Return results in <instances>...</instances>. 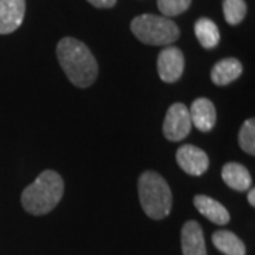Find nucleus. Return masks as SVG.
<instances>
[{
  "instance_id": "nucleus-1",
  "label": "nucleus",
  "mask_w": 255,
  "mask_h": 255,
  "mask_svg": "<svg viewBox=\"0 0 255 255\" xmlns=\"http://www.w3.org/2000/svg\"><path fill=\"white\" fill-rule=\"evenodd\" d=\"M57 58L67 78L78 88H88L98 77V63L82 41L64 37L57 46Z\"/></svg>"
},
{
  "instance_id": "nucleus-2",
  "label": "nucleus",
  "mask_w": 255,
  "mask_h": 255,
  "mask_svg": "<svg viewBox=\"0 0 255 255\" xmlns=\"http://www.w3.org/2000/svg\"><path fill=\"white\" fill-rule=\"evenodd\" d=\"M64 180L54 170H44L21 193L23 209L33 216L50 213L63 199Z\"/></svg>"
},
{
  "instance_id": "nucleus-3",
  "label": "nucleus",
  "mask_w": 255,
  "mask_h": 255,
  "mask_svg": "<svg viewBox=\"0 0 255 255\" xmlns=\"http://www.w3.org/2000/svg\"><path fill=\"white\" fill-rule=\"evenodd\" d=\"M137 190L140 206L147 217L162 220L170 214L172 191L160 174L152 170L143 172L139 177Z\"/></svg>"
},
{
  "instance_id": "nucleus-4",
  "label": "nucleus",
  "mask_w": 255,
  "mask_h": 255,
  "mask_svg": "<svg viewBox=\"0 0 255 255\" xmlns=\"http://www.w3.org/2000/svg\"><path fill=\"white\" fill-rule=\"evenodd\" d=\"M130 30L139 41L149 46H167L180 36V30L173 20L155 14L135 17L130 23Z\"/></svg>"
},
{
  "instance_id": "nucleus-5",
  "label": "nucleus",
  "mask_w": 255,
  "mask_h": 255,
  "mask_svg": "<svg viewBox=\"0 0 255 255\" xmlns=\"http://www.w3.org/2000/svg\"><path fill=\"white\" fill-rule=\"evenodd\" d=\"M190 112L184 104H173L166 114L163 122V135L172 142H179L190 133Z\"/></svg>"
},
{
  "instance_id": "nucleus-6",
  "label": "nucleus",
  "mask_w": 255,
  "mask_h": 255,
  "mask_svg": "<svg viewBox=\"0 0 255 255\" xmlns=\"http://www.w3.org/2000/svg\"><path fill=\"white\" fill-rule=\"evenodd\" d=\"M184 71V55L177 47L169 46L157 57V74L167 84L179 81Z\"/></svg>"
},
{
  "instance_id": "nucleus-7",
  "label": "nucleus",
  "mask_w": 255,
  "mask_h": 255,
  "mask_svg": "<svg viewBox=\"0 0 255 255\" xmlns=\"http://www.w3.org/2000/svg\"><path fill=\"white\" fill-rule=\"evenodd\" d=\"M177 164L190 176H201L209 169V156L200 147L193 145H183L176 153Z\"/></svg>"
},
{
  "instance_id": "nucleus-8",
  "label": "nucleus",
  "mask_w": 255,
  "mask_h": 255,
  "mask_svg": "<svg viewBox=\"0 0 255 255\" xmlns=\"http://www.w3.org/2000/svg\"><path fill=\"white\" fill-rule=\"evenodd\" d=\"M26 0H0V34L16 31L24 18Z\"/></svg>"
},
{
  "instance_id": "nucleus-9",
  "label": "nucleus",
  "mask_w": 255,
  "mask_h": 255,
  "mask_svg": "<svg viewBox=\"0 0 255 255\" xmlns=\"http://www.w3.org/2000/svg\"><path fill=\"white\" fill-rule=\"evenodd\" d=\"M190 112L191 125L197 128L200 132H210L217 121L216 107L214 104L207 98H197L193 101Z\"/></svg>"
},
{
  "instance_id": "nucleus-10",
  "label": "nucleus",
  "mask_w": 255,
  "mask_h": 255,
  "mask_svg": "<svg viewBox=\"0 0 255 255\" xmlns=\"http://www.w3.org/2000/svg\"><path fill=\"white\" fill-rule=\"evenodd\" d=\"M183 255H207L201 226L197 221H187L182 228Z\"/></svg>"
},
{
  "instance_id": "nucleus-11",
  "label": "nucleus",
  "mask_w": 255,
  "mask_h": 255,
  "mask_svg": "<svg viewBox=\"0 0 255 255\" xmlns=\"http://www.w3.org/2000/svg\"><path fill=\"white\" fill-rule=\"evenodd\" d=\"M221 177L230 189L236 191H247L251 189L253 179L246 166L236 162L224 164L221 170Z\"/></svg>"
},
{
  "instance_id": "nucleus-12",
  "label": "nucleus",
  "mask_w": 255,
  "mask_h": 255,
  "mask_svg": "<svg viewBox=\"0 0 255 255\" xmlns=\"http://www.w3.org/2000/svg\"><path fill=\"white\" fill-rule=\"evenodd\" d=\"M193 201H194L196 209L200 211V214H203L211 223L224 226L230 221V213L217 200L211 199L209 196H204V194H197Z\"/></svg>"
},
{
  "instance_id": "nucleus-13",
  "label": "nucleus",
  "mask_w": 255,
  "mask_h": 255,
  "mask_svg": "<svg viewBox=\"0 0 255 255\" xmlns=\"http://www.w3.org/2000/svg\"><path fill=\"white\" fill-rule=\"evenodd\" d=\"M243 74V64L238 61L237 58H224L220 60L211 70V81L216 85H228L233 81H236L240 78V75Z\"/></svg>"
},
{
  "instance_id": "nucleus-14",
  "label": "nucleus",
  "mask_w": 255,
  "mask_h": 255,
  "mask_svg": "<svg viewBox=\"0 0 255 255\" xmlns=\"http://www.w3.org/2000/svg\"><path fill=\"white\" fill-rule=\"evenodd\" d=\"M214 247L226 255H246L247 250L244 243L240 238L227 230H219L213 234Z\"/></svg>"
},
{
  "instance_id": "nucleus-15",
  "label": "nucleus",
  "mask_w": 255,
  "mask_h": 255,
  "mask_svg": "<svg viewBox=\"0 0 255 255\" xmlns=\"http://www.w3.org/2000/svg\"><path fill=\"white\" fill-rule=\"evenodd\" d=\"M194 33L201 46L207 50H211L219 44L220 31L217 24L207 17H201L196 21Z\"/></svg>"
},
{
  "instance_id": "nucleus-16",
  "label": "nucleus",
  "mask_w": 255,
  "mask_h": 255,
  "mask_svg": "<svg viewBox=\"0 0 255 255\" xmlns=\"http://www.w3.org/2000/svg\"><path fill=\"white\" fill-rule=\"evenodd\" d=\"M223 11H224V18L227 20L228 24L237 26L244 20L247 14L246 0H224Z\"/></svg>"
},
{
  "instance_id": "nucleus-17",
  "label": "nucleus",
  "mask_w": 255,
  "mask_h": 255,
  "mask_svg": "<svg viewBox=\"0 0 255 255\" xmlns=\"http://www.w3.org/2000/svg\"><path fill=\"white\" fill-rule=\"evenodd\" d=\"M238 142L241 149L248 155H255V121L247 119L238 133Z\"/></svg>"
},
{
  "instance_id": "nucleus-18",
  "label": "nucleus",
  "mask_w": 255,
  "mask_h": 255,
  "mask_svg": "<svg viewBox=\"0 0 255 255\" xmlns=\"http://www.w3.org/2000/svg\"><path fill=\"white\" fill-rule=\"evenodd\" d=\"M191 0H157V7L164 17H174L190 7Z\"/></svg>"
},
{
  "instance_id": "nucleus-19",
  "label": "nucleus",
  "mask_w": 255,
  "mask_h": 255,
  "mask_svg": "<svg viewBox=\"0 0 255 255\" xmlns=\"http://www.w3.org/2000/svg\"><path fill=\"white\" fill-rule=\"evenodd\" d=\"M87 1L91 3L97 9H110V7H114L117 3V0H87Z\"/></svg>"
},
{
  "instance_id": "nucleus-20",
  "label": "nucleus",
  "mask_w": 255,
  "mask_h": 255,
  "mask_svg": "<svg viewBox=\"0 0 255 255\" xmlns=\"http://www.w3.org/2000/svg\"><path fill=\"white\" fill-rule=\"evenodd\" d=\"M248 201H250V204L254 207L255 206V190L251 187L250 189V191H248Z\"/></svg>"
}]
</instances>
